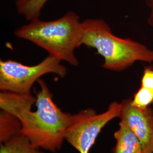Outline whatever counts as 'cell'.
<instances>
[{
  "label": "cell",
  "mask_w": 153,
  "mask_h": 153,
  "mask_svg": "<svg viewBox=\"0 0 153 153\" xmlns=\"http://www.w3.org/2000/svg\"><path fill=\"white\" fill-rule=\"evenodd\" d=\"M37 82L40 89L36 98L31 94L2 91L0 94V107L19 120L21 133L33 146L55 152L61 148L66 131L74 120L75 114L62 112L54 103L44 81L39 79Z\"/></svg>",
  "instance_id": "cell-1"
},
{
  "label": "cell",
  "mask_w": 153,
  "mask_h": 153,
  "mask_svg": "<svg viewBox=\"0 0 153 153\" xmlns=\"http://www.w3.org/2000/svg\"><path fill=\"white\" fill-rule=\"evenodd\" d=\"M14 34L45 49L49 56L61 61L74 66L79 65L75 50L81 46L82 22L74 11H68L53 21L33 19L18 28Z\"/></svg>",
  "instance_id": "cell-2"
},
{
  "label": "cell",
  "mask_w": 153,
  "mask_h": 153,
  "mask_svg": "<svg viewBox=\"0 0 153 153\" xmlns=\"http://www.w3.org/2000/svg\"><path fill=\"white\" fill-rule=\"evenodd\" d=\"M94 48L104 58L102 67L123 71L137 61L153 62V50L131 38L115 35L103 19H88L82 22L81 45Z\"/></svg>",
  "instance_id": "cell-3"
},
{
  "label": "cell",
  "mask_w": 153,
  "mask_h": 153,
  "mask_svg": "<svg viewBox=\"0 0 153 153\" xmlns=\"http://www.w3.org/2000/svg\"><path fill=\"white\" fill-rule=\"evenodd\" d=\"M66 72L61 61L49 55L40 63L32 66L13 60H1L0 89L2 91L29 95L33 85L41 76L53 73L64 78Z\"/></svg>",
  "instance_id": "cell-4"
},
{
  "label": "cell",
  "mask_w": 153,
  "mask_h": 153,
  "mask_svg": "<svg viewBox=\"0 0 153 153\" xmlns=\"http://www.w3.org/2000/svg\"><path fill=\"white\" fill-rule=\"evenodd\" d=\"M121 103L114 102L102 114L88 108L75 114L74 119L65 132V140L79 153H89L102 129L116 117H120Z\"/></svg>",
  "instance_id": "cell-5"
},
{
  "label": "cell",
  "mask_w": 153,
  "mask_h": 153,
  "mask_svg": "<svg viewBox=\"0 0 153 153\" xmlns=\"http://www.w3.org/2000/svg\"><path fill=\"white\" fill-rule=\"evenodd\" d=\"M121 121L126 123L138 138L143 153H153V110L140 108L131 104V99L121 102Z\"/></svg>",
  "instance_id": "cell-6"
},
{
  "label": "cell",
  "mask_w": 153,
  "mask_h": 153,
  "mask_svg": "<svg viewBox=\"0 0 153 153\" xmlns=\"http://www.w3.org/2000/svg\"><path fill=\"white\" fill-rule=\"evenodd\" d=\"M119 126L114 134L116 140L114 153H143L141 144L134 132L121 121Z\"/></svg>",
  "instance_id": "cell-7"
},
{
  "label": "cell",
  "mask_w": 153,
  "mask_h": 153,
  "mask_svg": "<svg viewBox=\"0 0 153 153\" xmlns=\"http://www.w3.org/2000/svg\"><path fill=\"white\" fill-rule=\"evenodd\" d=\"M0 153H44L35 148L21 133L2 143Z\"/></svg>",
  "instance_id": "cell-8"
},
{
  "label": "cell",
  "mask_w": 153,
  "mask_h": 153,
  "mask_svg": "<svg viewBox=\"0 0 153 153\" xmlns=\"http://www.w3.org/2000/svg\"><path fill=\"white\" fill-rule=\"evenodd\" d=\"M21 124L15 116L2 110L0 114V141L4 143L21 133Z\"/></svg>",
  "instance_id": "cell-9"
},
{
  "label": "cell",
  "mask_w": 153,
  "mask_h": 153,
  "mask_svg": "<svg viewBox=\"0 0 153 153\" xmlns=\"http://www.w3.org/2000/svg\"><path fill=\"white\" fill-rule=\"evenodd\" d=\"M48 0H17L16 7L19 14L31 21L39 18L41 11Z\"/></svg>",
  "instance_id": "cell-10"
},
{
  "label": "cell",
  "mask_w": 153,
  "mask_h": 153,
  "mask_svg": "<svg viewBox=\"0 0 153 153\" xmlns=\"http://www.w3.org/2000/svg\"><path fill=\"white\" fill-rule=\"evenodd\" d=\"M153 103V90L141 87L134 94L131 104L140 108H146Z\"/></svg>",
  "instance_id": "cell-11"
},
{
  "label": "cell",
  "mask_w": 153,
  "mask_h": 153,
  "mask_svg": "<svg viewBox=\"0 0 153 153\" xmlns=\"http://www.w3.org/2000/svg\"><path fill=\"white\" fill-rule=\"evenodd\" d=\"M141 87L153 90V67L147 66L143 71Z\"/></svg>",
  "instance_id": "cell-12"
},
{
  "label": "cell",
  "mask_w": 153,
  "mask_h": 153,
  "mask_svg": "<svg viewBox=\"0 0 153 153\" xmlns=\"http://www.w3.org/2000/svg\"><path fill=\"white\" fill-rule=\"evenodd\" d=\"M148 9V22L153 30V0H145Z\"/></svg>",
  "instance_id": "cell-13"
},
{
  "label": "cell",
  "mask_w": 153,
  "mask_h": 153,
  "mask_svg": "<svg viewBox=\"0 0 153 153\" xmlns=\"http://www.w3.org/2000/svg\"></svg>",
  "instance_id": "cell-14"
}]
</instances>
